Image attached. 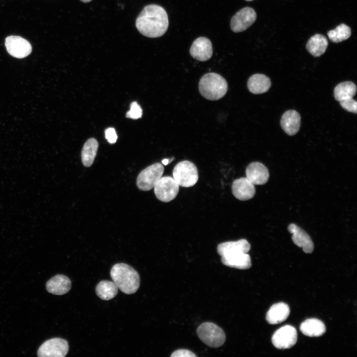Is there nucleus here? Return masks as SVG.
<instances>
[{
    "label": "nucleus",
    "mask_w": 357,
    "mask_h": 357,
    "mask_svg": "<svg viewBox=\"0 0 357 357\" xmlns=\"http://www.w3.org/2000/svg\"><path fill=\"white\" fill-rule=\"evenodd\" d=\"M136 27L143 35L149 38L163 36L168 29L169 20L165 9L157 4L146 6L136 20Z\"/></svg>",
    "instance_id": "f257e3e1"
},
{
    "label": "nucleus",
    "mask_w": 357,
    "mask_h": 357,
    "mask_svg": "<svg viewBox=\"0 0 357 357\" xmlns=\"http://www.w3.org/2000/svg\"><path fill=\"white\" fill-rule=\"evenodd\" d=\"M110 276L119 289L125 294H134L139 287L140 277L138 272L126 264H115L110 271Z\"/></svg>",
    "instance_id": "f03ea898"
},
{
    "label": "nucleus",
    "mask_w": 357,
    "mask_h": 357,
    "mask_svg": "<svg viewBox=\"0 0 357 357\" xmlns=\"http://www.w3.org/2000/svg\"><path fill=\"white\" fill-rule=\"evenodd\" d=\"M201 95L206 99L215 101L223 97L228 90V83L220 74L209 72L200 79L198 85Z\"/></svg>",
    "instance_id": "7ed1b4c3"
},
{
    "label": "nucleus",
    "mask_w": 357,
    "mask_h": 357,
    "mask_svg": "<svg viewBox=\"0 0 357 357\" xmlns=\"http://www.w3.org/2000/svg\"><path fill=\"white\" fill-rule=\"evenodd\" d=\"M199 338L206 345L212 348H218L224 344L226 335L224 330L212 322H204L197 328Z\"/></svg>",
    "instance_id": "20e7f679"
},
{
    "label": "nucleus",
    "mask_w": 357,
    "mask_h": 357,
    "mask_svg": "<svg viewBox=\"0 0 357 357\" xmlns=\"http://www.w3.org/2000/svg\"><path fill=\"white\" fill-rule=\"evenodd\" d=\"M173 175V178L179 185L185 187L192 186L198 179L196 166L187 160L181 161L176 165Z\"/></svg>",
    "instance_id": "39448f33"
},
{
    "label": "nucleus",
    "mask_w": 357,
    "mask_h": 357,
    "mask_svg": "<svg viewBox=\"0 0 357 357\" xmlns=\"http://www.w3.org/2000/svg\"><path fill=\"white\" fill-rule=\"evenodd\" d=\"M163 172L164 167L159 163L147 167L139 173L137 178L138 188L143 191L151 190L162 178Z\"/></svg>",
    "instance_id": "423d86ee"
},
{
    "label": "nucleus",
    "mask_w": 357,
    "mask_h": 357,
    "mask_svg": "<svg viewBox=\"0 0 357 357\" xmlns=\"http://www.w3.org/2000/svg\"><path fill=\"white\" fill-rule=\"evenodd\" d=\"M68 349L66 340L54 338L46 341L41 345L37 356L39 357H64L67 355Z\"/></svg>",
    "instance_id": "0eeeda50"
},
{
    "label": "nucleus",
    "mask_w": 357,
    "mask_h": 357,
    "mask_svg": "<svg viewBox=\"0 0 357 357\" xmlns=\"http://www.w3.org/2000/svg\"><path fill=\"white\" fill-rule=\"evenodd\" d=\"M154 192L161 201L168 202L176 198L179 190V184L173 178L162 177L155 185Z\"/></svg>",
    "instance_id": "6e6552de"
},
{
    "label": "nucleus",
    "mask_w": 357,
    "mask_h": 357,
    "mask_svg": "<svg viewBox=\"0 0 357 357\" xmlns=\"http://www.w3.org/2000/svg\"><path fill=\"white\" fill-rule=\"evenodd\" d=\"M298 334L296 328L291 325H285L278 329L273 335L272 342L279 349H289L296 343Z\"/></svg>",
    "instance_id": "1a4fd4ad"
},
{
    "label": "nucleus",
    "mask_w": 357,
    "mask_h": 357,
    "mask_svg": "<svg viewBox=\"0 0 357 357\" xmlns=\"http://www.w3.org/2000/svg\"><path fill=\"white\" fill-rule=\"evenodd\" d=\"M5 46L9 54L17 59H23L32 52V46L26 39L18 36H9L5 38Z\"/></svg>",
    "instance_id": "9d476101"
},
{
    "label": "nucleus",
    "mask_w": 357,
    "mask_h": 357,
    "mask_svg": "<svg viewBox=\"0 0 357 357\" xmlns=\"http://www.w3.org/2000/svg\"><path fill=\"white\" fill-rule=\"evenodd\" d=\"M257 14L255 10L245 7L237 12L232 18L231 28L236 33L242 32L250 27L256 20Z\"/></svg>",
    "instance_id": "9b49d317"
},
{
    "label": "nucleus",
    "mask_w": 357,
    "mask_h": 357,
    "mask_svg": "<svg viewBox=\"0 0 357 357\" xmlns=\"http://www.w3.org/2000/svg\"><path fill=\"white\" fill-rule=\"evenodd\" d=\"M190 54L198 61L209 60L213 54L212 45L210 40L203 37L195 39L190 48Z\"/></svg>",
    "instance_id": "f8f14e48"
},
{
    "label": "nucleus",
    "mask_w": 357,
    "mask_h": 357,
    "mask_svg": "<svg viewBox=\"0 0 357 357\" xmlns=\"http://www.w3.org/2000/svg\"><path fill=\"white\" fill-rule=\"evenodd\" d=\"M246 178L254 185H262L268 180L269 174L268 169L258 162L249 164L245 171Z\"/></svg>",
    "instance_id": "ddd939ff"
},
{
    "label": "nucleus",
    "mask_w": 357,
    "mask_h": 357,
    "mask_svg": "<svg viewBox=\"0 0 357 357\" xmlns=\"http://www.w3.org/2000/svg\"><path fill=\"white\" fill-rule=\"evenodd\" d=\"M232 190L235 197L241 201L252 198L255 193L254 184L243 177L234 180Z\"/></svg>",
    "instance_id": "4468645a"
},
{
    "label": "nucleus",
    "mask_w": 357,
    "mask_h": 357,
    "mask_svg": "<svg viewBox=\"0 0 357 357\" xmlns=\"http://www.w3.org/2000/svg\"><path fill=\"white\" fill-rule=\"evenodd\" d=\"M288 229L292 234V240L295 244L301 247L306 253H310L313 251L314 249L313 241L304 230L295 224L289 225Z\"/></svg>",
    "instance_id": "2eb2a0df"
},
{
    "label": "nucleus",
    "mask_w": 357,
    "mask_h": 357,
    "mask_svg": "<svg viewBox=\"0 0 357 357\" xmlns=\"http://www.w3.org/2000/svg\"><path fill=\"white\" fill-rule=\"evenodd\" d=\"M250 249V244L245 239L237 241H227L220 243L217 252L221 256H228L241 253H247Z\"/></svg>",
    "instance_id": "dca6fc26"
},
{
    "label": "nucleus",
    "mask_w": 357,
    "mask_h": 357,
    "mask_svg": "<svg viewBox=\"0 0 357 357\" xmlns=\"http://www.w3.org/2000/svg\"><path fill=\"white\" fill-rule=\"evenodd\" d=\"M46 287L49 293L56 295H62L70 290L71 283L67 276L58 274L48 280Z\"/></svg>",
    "instance_id": "f3484780"
},
{
    "label": "nucleus",
    "mask_w": 357,
    "mask_h": 357,
    "mask_svg": "<svg viewBox=\"0 0 357 357\" xmlns=\"http://www.w3.org/2000/svg\"><path fill=\"white\" fill-rule=\"evenodd\" d=\"M280 123L284 131L289 135L296 134L300 126V116L295 110L285 112L282 116Z\"/></svg>",
    "instance_id": "a211bd4d"
},
{
    "label": "nucleus",
    "mask_w": 357,
    "mask_h": 357,
    "mask_svg": "<svg viewBox=\"0 0 357 357\" xmlns=\"http://www.w3.org/2000/svg\"><path fill=\"white\" fill-rule=\"evenodd\" d=\"M290 312L289 306L285 303L279 302L271 306L268 311L266 319L271 324L280 323L287 319Z\"/></svg>",
    "instance_id": "6ab92c4d"
},
{
    "label": "nucleus",
    "mask_w": 357,
    "mask_h": 357,
    "mask_svg": "<svg viewBox=\"0 0 357 357\" xmlns=\"http://www.w3.org/2000/svg\"><path fill=\"white\" fill-rule=\"evenodd\" d=\"M271 82L270 78L262 74H255L250 76L247 81L249 91L254 94L266 92L270 88Z\"/></svg>",
    "instance_id": "aec40b11"
},
{
    "label": "nucleus",
    "mask_w": 357,
    "mask_h": 357,
    "mask_svg": "<svg viewBox=\"0 0 357 357\" xmlns=\"http://www.w3.org/2000/svg\"><path fill=\"white\" fill-rule=\"evenodd\" d=\"M221 262L226 266L239 269H247L251 266L250 257L247 253L221 256Z\"/></svg>",
    "instance_id": "412c9836"
},
{
    "label": "nucleus",
    "mask_w": 357,
    "mask_h": 357,
    "mask_svg": "<svg viewBox=\"0 0 357 357\" xmlns=\"http://www.w3.org/2000/svg\"><path fill=\"white\" fill-rule=\"evenodd\" d=\"M300 331L309 337H319L326 332L324 324L316 318L308 319L303 321L299 327Z\"/></svg>",
    "instance_id": "4be33fe9"
},
{
    "label": "nucleus",
    "mask_w": 357,
    "mask_h": 357,
    "mask_svg": "<svg viewBox=\"0 0 357 357\" xmlns=\"http://www.w3.org/2000/svg\"><path fill=\"white\" fill-rule=\"evenodd\" d=\"M328 42L324 35L317 34L312 36L308 41L306 48L313 56L318 57L326 51Z\"/></svg>",
    "instance_id": "5701e85b"
},
{
    "label": "nucleus",
    "mask_w": 357,
    "mask_h": 357,
    "mask_svg": "<svg viewBox=\"0 0 357 357\" xmlns=\"http://www.w3.org/2000/svg\"><path fill=\"white\" fill-rule=\"evenodd\" d=\"M98 142L94 138H91L85 143L81 151V160L85 167H90L96 157L98 148Z\"/></svg>",
    "instance_id": "b1692460"
},
{
    "label": "nucleus",
    "mask_w": 357,
    "mask_h": 357,
    "mask_svg": "<svg viewBox=\"0 0 357 357\" xmlns=\"http://www.w3.org/2000/svg\"><path fill=\"white\" fill-rule=\"evenodd\" d=\"M119 288L113 281L103 280L96 286L97 295L102 299L110 300L115 298L118 293Z\"/></svg>",
    "instance_id": "393cba45"
},
{
    "label": "nucleus",
    "mask_w": 357,
    "mask_h": 357,
    "mask_svg": "<svg viewBox=\"0 0 357 357\" xmlns=\"http://www.w3.org/2000/svg\"><path fill=\"white\" fill-rule=\"evenodd\" d=\"M357 92V86L352 81H345L338 84L334 90L336 100L340 101L353 98Z\"/></svg>",
    "instance_id": "a878e982"
},
{
    "label": "nucleus",
    "mask_w": 357,
    "mask_h": 357,
    "mask_svg": "<svg viewBox=\"0 0 357 357\" xmlns=\"http://www.w3.org/2000/svg\"><path fill=\"white\" fill-rule=\"evenodd\" d=\"M327 35L334 43H339L348 39L351 35V29L345 24L338 25L335 29L330 30Z\"/></svg>",
    "instance_id": "bb28decb"
},
{
    "label": "nucleus",
    "mask_w": 357,
    "mask_h": 357,
    "mask_svg": "<svg viewBox=\"0 0 357 357\" xmlns=\"http://www.w3.org/2000/svg\"><path fill=\"white\" fill-rule=\"evenodd\" d=\"M142 115V110L140 105L136 102H133L131 103L130 110L126 114V117L132 119L140 118Z\"/></svg>",
    "instance_id": "cd10ccee"
},
{
    "label": "nucleus",
    "mask_w": 357,
    "mask_h": 357,
    "mask_svg": "<svg viewBox=\"0 0 357 357\" xmlns=\"http://www.w3.org/2000/svg\"><path fill=\"white\" fill-rule=\"evenodd\" d=\"M341 107L345 110L357 114V102L353 98H348L339 101Z\"/></svg>",
    "instance_id": "c85d7f7f"
},
{
    "label": "nucleus",
    "mask_w": 357,
    "mask_h": 357,
    "mask_svg": "<svg viewBox=\"0 0 357 357\" xmlns=\"http://www.w3.org/2000/svg\"><path fill=\"white\" fill-rule=\"evenodd\" d=\"M105 137L108 141L111 144L115 143L118 138L115 129L113 127H109L105 130Z\"/></svg>",
    "instance_id": "c756f323"
},
{
    "label": "nucleus",
    "mask_w": 357,
    "mask_h": 357,
    "mask_svg": "<svg viewBox=\"0 0 357 357\" xmlns=\"http://www.w3.org/2000/svg\"><path fill=\"white\" fill-rule=\"evenodd\" d=\"M171 357H196V355H195L193 352H191L189 350L186 349H179L173 352V354L171 355Z\"/></svg>",
    "instance_id": "7c9ffc66"
},
{
    "label": "nucleus",
    "mask_w": 357,
    "mask_h": 357,
    "mask_svg": "<svg viewBox=\"0 0 357 357\" xmlns=\"http://www.w3.org/2000/svg\"><path fill=\"white\" fill-rule=\"evenodd\" d=\"M174 159V157H173L171 159H164V160H163L162 161V162L163 164H164V165H167L169 164L170 163H171L172 161H173Z\"/></svg>",
    "instance_id": "2f4dec72"
},
{
    "label": "nucleus",
    "mask_w": 357,
    "mask_h": 357,
    "mask_svg": "<svg viewBox=\"0 0 357 357\" xmlns=\"http://www.w3.org/2000/svg\"><path fill=\"white\" fill-rule=\"evenodd\" d=\"M80 0L83 2H89L91 1L92 0Z\"/></svg>",
    "instance_id": "473e14b6"
},
{
    "label": "nucleus",
    "mask_w": 357,
    "mask_h": 357,
    "mask_svg": "<svg viewBox=\"0 0 357 357\" xmlns=\"http://www.w3.org/2000/svg\"><path fill=\"white\" fill-rule=\"evenodd\" d=\"M247 0V1H251V0Z\"/></svg>",
    "instance_id": "72a5a7b5"
}]
</instances>
